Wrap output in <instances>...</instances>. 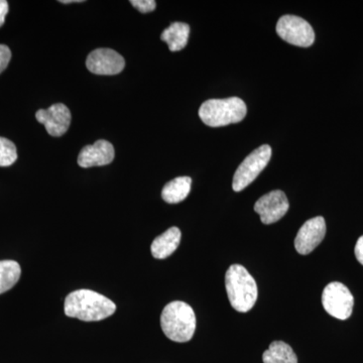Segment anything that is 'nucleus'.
<instances>
[{
  "instance_id": "nucleus-23",
  "label": "nucleus",
  "mask_w": 363,
  "mask_h": 363,
  "mask_svg": "<svg viewBox=\"0 0 363 363\" xmlns=\"http://www.w3.org/2000/svg\"><path fill=\"white\" fill-rule=\"evenodd\" d=\"M62 4H73V2H83L82 0H61Z\"/></svg>"
},
{
  "instance_id": "nucleus-17",
  "label": "nucleus",
  "mask_w": 363,
  "mask_h": 363,
  "mask_svg": "<svg viewBox=\"0 0 363 363\" xmlns=\"http://www.w3.org/2000/svg\"><path fill=\"white\" fill-rule=\"evenodd\" d=\"M20 264L13 260H0V294L7 292L16 286L21 278Z\"/></svg>"
},
{
  "instance_id": "nucleus-22",
  "label": "nucleus",
  "mask_w": 363,
  "mask_h": 363,
  "mask_svg": "<svg viewBox=\"0 0 363 363\" xmlns=\"http://www.w3.org/2000/svg\"><path fill=\"white\" fill-rule=\"evenodd\" d=\"M354 252L358 262H359L363 266V235L357 240V245H355Z\"/></svg>"
},
{
  "instance_id": "nucleus-6",
  "label": "nucleus",
  "mask_w": 363,
  "mask_h": 363,
  "mask_svg": "<svg viewBox=\"0 0 363 363\" xmlns=\"http://www.w3.org/2000/svg\"><path fill=\"white\" fill-rule=\"evenodd\" d=\"M277 33L281 40L297 47H311L315 33L307 21L296 16H284L277 23Z\"/></svg>"
},
{
  "instance_id": "nucleus-21",
  "label": "nucleus",
  "mask_w": 363,
  "mask_h": 363,
  "mask_svg": "<svg viewBox=\"0 0 363 363\" xmlns=\"http://www.w3.org/2000/svg\"><path fill=\"white\" fill-rule=\"evenodd\" d=\"M7 13H9V2L6 0H0V28L6 23Z\"/></svg>"
},
{
  "instance_id": "nucleus-4",
  "label": "nucleus",
  "mask_w": 363,
  "mask_h": 363,
  "mask_svg": "<svg viewBox=\"0 0 363 363\" xmlns=\"http://www.w3.org/2000/svg\"><path fill=\"white\" fill-rule=\"evenodd\" d=\"M247 112V104L242 99L230 97L207 100L200 107L199 116L206 125L220 128L240 123L245 119Z\"/></svg>"
},
{
  "instance_id": "nucleus-8",
  "label": "nucleus",
  "mask_w": 363,
  "mask_h": 363,
  "mask_svg": "<svg viewBox=\"0 0 363 363\" xmlns=\"http://www.w3.org/2000/svg\"><path fill=\"white\" fill-rule=\"evenodd\" d=\"M290 204L285 193L274 190L260 197L255 204V211L260 216L262 223H276L288 212Z\"/></svg>"
},
{
  "instance_id": "nucleus-12",
  "label": "nucleus",
  "mask_w": 363,
  "mask_h": 363,
  "mask_svg": "<svg viewBox=\"0 0 363 363\" xmlns=\"http://www.w3.org/2000/svg\"><path fill=\"white\" fill-rule=\"evenodd\" d=\"M114 147L107 140H97L94 145L83 147L78 157V164L81 168L106 166L113 162Z\"/></svg>"
},
{
  "instance_id": "nucleus-5",
  "label": "nucleus",
  "mask_w": 363,
  "mask_h": 363,
  "mask_svg": "<svg viewBox=\"0 0 363 363\" xmlns=\"http://www.w3.org/2000/svg\"><path fill=\"white\" fill-rule=\"evenodd\" d=\"M272 157V147L264 145L253 150L245 157L234 174L233 188L235 192H240L250 186L259 174L264 171Z\"/></svg>"
},
{
  "instance_id": "nucleus-1",
  "label": "nucleus",
  "mask_w": 363,
  "mask_h": 363,
  "mask_svg": "<svg viewBox=\"0 0 363 363\" xmlns=\"http://www.w3.org/2000/svg\"><path fill=\"white\" fill-rule=\"evenodd\" d=\"M65 314L81 321L96 322L114 314L116 306L101 294L90 290H78L67 296Z\"/></svg>"
},
{
  "instance_id": "nucleus-11",
  "label": "nucleus",
  "mask_w": 363,
  "mask_h": 363,
  "mask_svg": "<svg viewBox=\"0 0 363 363\" xmlns=\"http://www.w3.org/2000/svg\"><path fill=\"white\" fill-rule=\"evenodd\" d=\"M35 118L45 125L48 133L52 136L65 135L71 124L70 109L63 104H52L50 108L40 109L35 113Z\"/></svg>"
},
{
  "instance_id": "nucleus-16",
  "label": "nucleus",
  "mask_w": 363,
  "mask_h": 363,
  "mask_svg": "<svg viewBox=\"0 0 363 363\" xmlns=\"http://www.w3.org/2000/svg\"><path fill=\"white\" fill-rule=\"evenodd\" d=\"M264 363H298L293 348L283 341H274L262 355Z\"/></svg>"
},
{
  "instance_id": "nucleus-15",
  "label": "nucleus",
  "mask_w": 363,
  "mask_h": 363,
  "mask_svg": "<svg viewBox=\"0 0 363 363\" xmlns=\"http://www.w3.org/2000/svg\"><path fill=\"white\" fill-rule=\"evenodd\" d=\"M190 26L185 23H172L162 32L161 40L168 44L169 51L179 52L187 45Z\"/></svg>"
},
{
  "instance_id": "nucleus-13",
  "label": "nucleus",
  "mask_w": 363,
  "mask_h": 363,
  "mask_svg": "<svg viewBox=\"0 0 363 363\" xmlns=\"http://www.w3.org/2000/svg\"><path fill=\"white\" fill-rule=\"evenodd\" d=\"M181 231L178 227H171L166 233L157 236L156 240L152 241V257L157 259H164L173 255L180 245Z\"/></svg>"
},
{
  "instance_id": "nucleus-18",
  "label": "nucleus",
  "mask_w": 363,
  "mask_h": 363,
  "mask_svg": "<svg viewBox=\"0 0 363 363\" xmlns=\"http://www.w3.org/2000/svg\"><path fill=\"white\" fill-rule=\"evenodd\" d=\"M18 160L16 145L0 136V167H9Z\"/></svg>"
},
{
  "instance_id": "nucleus-9",
  "label": "nucleus",
  "mask_w": 363,
  "mask_h": 363,
  "mask_svg": "<svg viewBox=\"0 0 363 363\" xmlns=\"http://www.w3.org/2000/svg\"><path fill=\"white\" fill-rule=\"evenodd\" d=\"M86 66L96 75H117L123 72L125 61L121 54L111 49H97L87 57Z\"/></svg>"
},
{
  "instance_id": "nucleus-14",
  "label": "nucleus",
  "mask_w": 363,
  "mask_h": 363,
  "mask_svg": "<svg viewBox=\"0 0 363 363\" xmlns=\"http://www.w3.org/2000/svg\"><path fill=\"white\" fill-rule=\"evenodd\" d=\"M192 186L190 177H178L164 185L162 191V197L169 204H177L187 198Z\"/></svg>"
},
{
  "instance_id": "nucleus-19",
  "label": "nucleus",
  "mask_w": 363,
  "mask_h": 363,
  "mask_svg": "<svg viewBox=\"0 0 363 363\" xmlns=\"http://www.w3.org/2000/svg\"><path fill=\"white\" fill-rule=\"evenodd\" d=\"M130 4L142 13H150L155 11L157 6L155 0H131Z\"/></svg>"
},
{
  "instance_id": "nucleus-20",
  "label": "nucleus",
  "mask_w": 363,
  "mask_h": 363,
  "mask_svg": "<svg viewBox=\"0 0 363 363\" xmlns=\"http://www.w3.org/2000/svg\"><path fill=\"white\" fill-rule=\"evenodd\" d=\"M11 59V49L6 45H0V74L6 70Z\"/></svg>"
},
{
  "instance_id": "nucleus-10",
  "label": "nucleus",
  "mask_w": 363,
  "mask_h": 363,
  "mask_svg": "<svg viewBox=\"0 0 363 363\" xmlns=\"http://www.w3.org/2000/svg\"><path fill=\"white\" fill-rule=\"evenodd\" d=\"M325 234L326 223L323 217H314L306 221L296 236V250L302 255H309L322 242Z\"/></svg>"
},
{
  "instance_id": "nucleus-7",
  "label": "nucleus",
  "mask_w": 363,
  "mask_h": 363,
  "mask_svg": "<svg viewBox=\"0 0 363 363\" xmlns=\"http://www.w3.org/2000/svg\"><path fill=\"white\" fill-rule=\"evenodd\" d=\"M322 304L325 311L339 320L348 319L352 314L354 298L347 286L334 281L324 289Z\"/></svg>"
},
{
  "instance_id": "nucleus-3",
  "label": "nucleus",
  "mask_w": 363,
  "mask_h": 363,
  "mask_svg": "<svg viewBox=\"0 0 363 363\" xmlns=\"http://www.w3.org/2000/svg\"><path fill=\"white\" fill-rule=\"evenodd\" d=\"M161 326L164 335L172 341L188 342L196 330L194 310L181 301L169 303L162 310Z\"/></svg>"
},
{
  "instance_id": "nucleus-2",
  "label": "nucleus",
  "mask_w": 363,
  "mask_h": 363,
  "mask_svg": "<svg viewBox=\"0 0 363 363\" xmlns=\"http://www.w3.org/2000/svg\"><path fill=\"white\" fill-rule=\"evenodd\" d=\"M225 286L229 302L234 310L247 313L252 309L257 300V286L245 267L233 264L227 269Z\"/></svg>"
}]
</instances>
